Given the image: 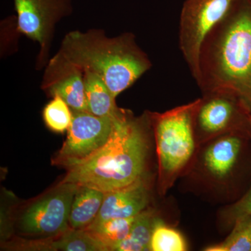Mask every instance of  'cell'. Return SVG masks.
<instances>
[{"label":"cell","mask_w":251,"mask_h":251,"mask_svg":"<svg viewBox=\"0 0 251 251\" xmlns=\"http://www.w3.org/2000/svg\"><path fill=\"white\" fill-rule=\"evenodd\" d=\"M135 217L136 216L94 223L86 229L105 248V251H113L128 236Z\"/></svg>","instance_id":"e0dca14e"},{"label":"cell","mask_w":251,"mask_h":251,"mask_svg":"<svg viewBox=\"0 0 251 251\" xmlns=\"http://www.w3.org/2000/svg\"><path fill=\"white\" fill-rule=\"evenodd\" d=\"M158 218L152 209L147 208L142 211L135 217L128 236L113 251H150L151 234Z\"/></svg>","instance_id":"2e32d148"},{"label":"cell","mask_w":251,"mask_h":251,"mask_svg":"<svg viewBox=\"0 0 251 251\" xmlns=\"http://www.w3.org/2000/svg\"><path fill=\"white\" fill-rule=\"evenodd\" d=\"M241 134L221 135L208 145L203 154V165L216 179H226L233 171L242 148Z\"/></svg>","instance_id":"7c38bea8"},{"label":"cell","mask_w":251,"mask_h":251,"mask_svg":"<svg viewBox=\"0 0 251 251\" xmlns=\"http://www.w3.org/2000/svg\"><path fill=\"white\" fill-rule=\"evenodd\" d=\"M117 120L96 116L89 112L73 111L67 139L52 159V164L66 168L90 157L108 142Z\"/></svg>","instance_id":"ba28073f"},{"label":"cell","mask_w":251,"mask_h":251,"mask_svg":"<svg viewBox=\"0 0 251 251\" xmlns=\"http://www.w3.org/2000/svg\"><path fill=\"white\" fill-rule=\"evenodd\" d=\"M234 0H186L180 14L179 43L190 72L197 80L203 41L227 14Z\"/></svg>","instance_id":"8992f818"},{"label":"cell","mask_w":251,"mask_h":251,"mask_svg":"<svg viewBox=\"0 0 251 251\" xmlns=\"http://www.w3.org/2000/svg\"><path fill=\"white\" fill-rule=\"evenodd\" d=\"M150 201V189L144 177L125 187L105 193L101 208L92 224L137 216L148 208Z\"/></svg>","instance_id":"8fae6325"},{"label":"cell","mask_w":251,"mask_h":251,"mask_svg":"<svg viewBox=\"0 0 251 251\" xmlns=\"http://www.w3.org/2000/svg\"><path fill=\"white\" fill-rule=\"evenodd\" d=\"M150 112L135 117L130 111L115 122L103 148L83 161L66 168L61 182L108 193L145 177L150 151Z\"/></svg>","instance_id":"7a4b0ae2"},{"label":"cell","mask_w":251,"mask_h":251,"mask_svg":"<svg viewBox=\"0 0 251 251\" xmlns=\"http://www.w3.org/2000/svg\"><path fill=\"white\" fill-rule=\"evenodd\" d=\"M201 99L168 111L150 112L156 141L158 190L165 194L192 161L198 141L196 117Z\"/></svg>","instance_id":"277c9868"},{"label":"cell","mask_w":251,"mask_h":251,"mask_svg":"<svg viewBox=\"0 0 251 251\" xmlns=\"http://www.w3.org/2000/svg\"><path fill=\"white\" fill-rule=\"evenodd\" d=\"M53 239H41L32 243L31 249L46 251H105L101 245L86 229L69 228Z\"/></svg>","instance_id":"9a60e30c"},{"label":"cell","mask_w":251,"mask_h":251,"mask_svg":"<svg viewBox=\"0 0 251 251\" xmlns=\"http://www.w3.org/2000/svg\"><path fill=\"white\" fill-rule=\"evenodd\" d=\"M85 87L87 110L92 115L120 119L128 110L117 107L115 99L103 79L95 73L86 71Z\"/></svg>","instance_id":"4fadbf2b"},{"label":"cell","mask_w":251,"mask_h":251,"mask_svg":"<svg viewBox=\"0 0 251 251\" xmlns=\"http://www.w3.org/2000/svg\"><path fill=\"white\" fill-rule=\"evenodd\" d=\"M229 221H234L242 216L251 215V187L239 201L227 211Z\"/></svg>","instance_id":"44dd1931"},{"label":"cell","mask_w":251,"mask_h":251,"mask_svg":"<svg viewBox=\"0 0 251 251\" xmlns=\"http://www.w3.org/2000/svg\"><path fill=\"white\" fill-rule=\"evenodd\" d=\"M196 81L202 94L230 92L251 112V0H234L206 35Z\"/></svg>","instance_id":"6da1fadb"},{"label":"cell","mask_w":251,"mask_h":251,"mask_svg":"<svg viewBox=\"0 0 251 251\" xmlns=\"http://www.w3.org/2000/svg\"><path fill=\"white\" fill-rule=\"evenodd\" d=\"M105 193L79 186L73 201L69 215V227L72 229H86L97 219L101 208Z\"/></svg>","instance_id":"5bb4252c"},{"label":"cell","mask_w":251,"mask_h":251,"mask_svg":"<svg viewBox=\"0 0 251 251\" xmlns=\"http://www.w3.org/2000/svg\"><path fill=\"white\" fill-rule=\"evenodd\" d=\"M84 77L85 73L80 68L57 52L48 64L42 88L51 97H62L72 111L88 112Z\"/></svg>","instance_id":"30bf717a"},{"label":"cell","mask_w":251,"mask_h":251,"mask_svg":"<svg viewBox=\"0 0 251 251\" xmlns=\"http://www.w3.org/2000/svg\"><path fill=\"white\" fill-rule=\"evenodd\" d=\"M58 53L84 72L90 71L101 77L115 99L151 67L131 33L108 38L98 29L71 31Z\"/></svg>","instance_id":"3957f363"},{"label":"cell","mask_w":251,"mask_h":251,"mask_svg":"<svg viewBox=\"0 0 251 251\" xmlns=\"http://www.w3.org/2000/svg\"><path fill=\"white\" fill-rule=\"evenodd\" d=\"M187 249V244L181 232L158 218L151 234L150 251H185Z\"/></svg>","instance_id":"d6986e66"},{"label":"cell","mask_w":251,"mask_h":251,"mask_svg":"<svg viewBox=\"0 0 251 251\" xmlns=\"http://www.w3.org/2000/svg\"><path fill=\"white\" fill-rule=\"evenodd\" d=\"M72 0H14L17 29L41 47L39 58L44 64L49 53L54 25L72 13Z\"/></svg>","instance_id":"9c48e42d"},{"label":"cell","mask_w":251,"mask_h":251,"mask_svg":"<svg viewBox=\"0 0 251 251\" xmlns=\"http://www.w3.org/2000/svg\"><path fill=\"white\" fill-rule=\"evenodd\" d=\"M43 111V118L48 128L56 133L67 131L72 125L73 112L62 97L54 96Z\"/></svg>","instance_id":"ffe728a7"},{"label":"cell","mask_w":251,"mask_h":251,"mask_svg":"<svg viewBox=\"0 0 251 251\" xmlns=\"http://www.w3.org/2000/svg\"><path fill=\"white\" fill-rule=\"evenodd\" d=\"M198 141L201 143L228 133L251 132V112L235 94L217 92L203 94L196 117Z\"/></svg>","instance_id":"5b68a950"},{"label":"cell","mask_w":251,"mask_h":251,"mask_svg":"<svg viewBox=\"0 0 251 251\" xmlns=\"http://www.w3.org/2000/svg\"><path fill=\"white\" fill-rule=\"evenodd\" d=\"M231 233L224 242L204 248L205 251H251V215L234 221Z\"/></svg>","instance_id":"ac0fdd59"},{"label":"cell","mask_w":251,"mask_h":251,"mask_svg":"<svg viewBox=\"0 0 251 251\" xmlns=\"http://www.w3.org/2000/svg\"><path fill=\"white\" fill-rule=\"evenodd\" d=\"M78 185L60 182L23 211L19 227L27 235L57 237L70 228L69 219Z\"/></svg>","instance_id":"52a82bcc"}]
</instances>
